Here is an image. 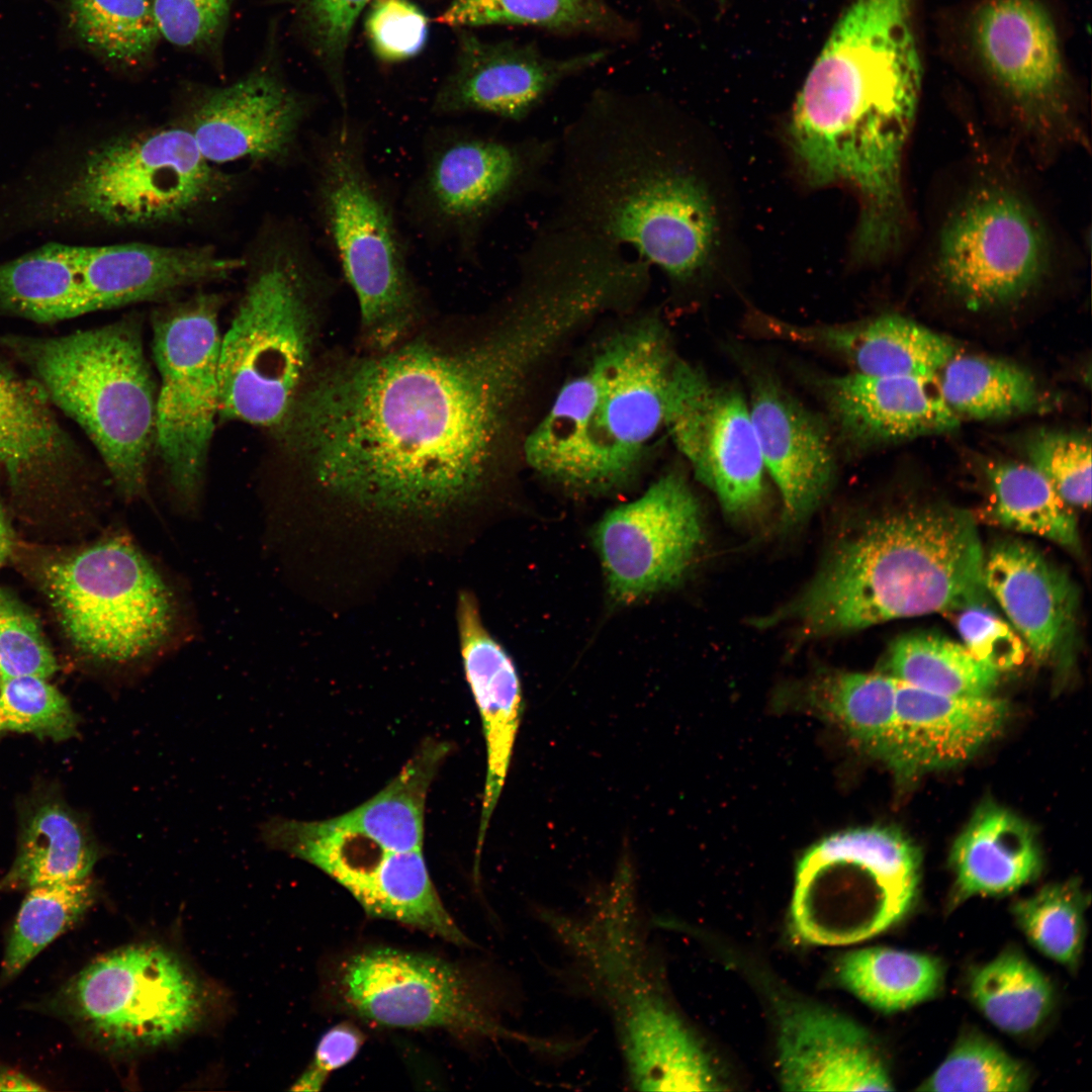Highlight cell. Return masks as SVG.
<instances>
[{
    "mask_svg": "<svg viewBox=\"0 0 1092 1092\" xmlns=\"http://www.w3.org/2000/svg\"><path fill=\"white\" fill-rule=\"evenodd\" d=\"M487 332L419 338L311 372L275 430L322 489L388 513L471 497L498 459L539 365L578 326L541 289L513 292Z\"/></svg>",
    "mask_w": 1092,
    "mask_h": 1092,
    "instance_id": "obj_1",
    "label": "cell"
},
{
    "mask_svg": "<svg viewBox=\"0 0 1092 1092\" xmlns=\"http://www.w3.org/2000/svg\"><path fill=\"white\" fill-rule=\"evenodd\" d=\"M647 93L599 89L557 138L551 223L599 237L684 285L715 243L710 194Z\"/></svg>",
    "mask_w": 1092,
    "mask_h": 1092,
    "instance_id": "obj_2",
    "label": "cell"
},
{
    "mask_svg": "<svg viewBox=\"0 0 1092 1092\" xmlns=\"http://www.w3.org/2000/svg\"><path fill=\"white\" fill-rule=\"evenodd\" d=\"M984 558L970 512L906 503L862 522L778 620L828 635L985 605Z\"/></svg>",
    "mask_w": 1092,
    "mask_h": 1092,
    "instance_id": "obj_3",
    "label": "cell"
},
{
    "mask_svg": "<svg viewBox=\"0 0 1092 1092\" xmlns=\"http://www.w3.org/2000/svg\"><path fill=\"white\" fill-rule=\"evenodd\" d=\"M677 356L655 316L609 338L559 389L524 442L529 466L592 491L629 479L664 428L665 396Z\"/></svg>",
    "mask_w": 1092,
    "mask_h": 1092,
    "instance_id": "obj_4",
    "label": "cell"
},
{
    "mask_svg": "<svg viewBox=\"0 0 1092 1092\" xmlns=\"http://www.w3.org/2000/svg\"><path fill=\"white\" fill-rule=\"evenodd\" d=\"M629 857L581 915L538 911L611 1015L629 1084L698 1091L713 1077L708 1054L669 1004L650 962Z\"/></svg>",
    "mask_w": 1092,
    "mask_h": 1092,
    "instance_id": "obj_5",
    "label": "cell"
},
{
    "mask_svg": "<svg viewBox=\"0 0 1092 1092\" xmlns=\"http://www.w3.org/2000/svg\"><path fill=\"white\" fill-rule=\"evenodd\" d=\"M0 343L86 433L120 496H145L158 385L138 318L60 337L8 334Z\"/></svg>",
    "mask_w": 1092,
    "mask_h": 1092,
    "instance_id": "obj_6",
    "label": "cell"
},
{
    "mask_svg": "<svg viewBox=\"0 0 1092 1092\" xmlns=\"http://www.w3.org/2000/svg\"><path fill=\"white\" fill-rule=\"evenodd\" d=\"M367 138L346 113L312 138V202L324 243L357 299L365 339L380 351L404 337L424 298L394 198L369 165Z\"/></svg>",
    "mask_w": 1092,
    "mask_h": 1092,
    "instance_id": "obj_7",
    "label": "cell"
},
{
    "mask_svg": "<svg viewBox=\"0 0 1092 1092\" xmlns=\"http://www.w3.org/2000/svg\"><path fill=\"white\" fill-rule=\"evenodd\" d=\"M333 279L309 242L282 236L251 276L221 335L219 415L276 430L312 371Z\"/></svg>",
    "mask_w": 1092,
    "mask_h": 1092,
    "instance_id": "obj_8",
    "label": "cell"
},
{
    "mask_svg": "<svg viewBox=\"0 0 1092 1092\" xmlns=\"http://www.w3.org/2000/svg\"><path fill=\"white\" fill-rule=\"evenodd\" d=\"M41 582L67 638L99 663L136 671L177 634V594L127 534L48 562Z\"/></svg>",
    "mask_w": 1092,
    "mask_h": 1092,
    "instance_id": "obj_9",
    "label": "cell"
},
{
    "mask_svg": "<svg viewBox=\"0 0 1092 1092\" xmlns=\"http://www.w3.org/2000/svg\"><path fill=\"white\" fill-rule=\"evenodd\" d=\"M557 138H502L456 126L430 129L403 215L431 243L477 259L485 229L507 207L545 186Z\"/></svg>",
    "mask_w": 1092,
    "mask_h": 1092,
    "instance_id": "obj_10",
    "label": "cell"
},
{
    "mask_svg": "<svg viewBox=\"0 0 1092 1092\" xmlns=\"http://www.w3.org/2000/svg\"><path fill=\"white\" fill-rule=\"evenodd\" d=\"M920 878V851L896 827L860 826L826 835L797 862L793 930L818 945L871 938L911 911Z\"/></svg>",
    "mask_w": 1092,
    "mask_h": 1092,
    "instance_id": "obj_11",
    "label": "cell"
},
{
    "mask_svg": "<svg viewBox=\"0 0 1092 1092\" xmlns=\"http://www.w3.org/2000/svg\"><path fill=\"white\" fill-rule=\"evenodd\" d=\"M220 299L199 294L159 311L153 356L160 377L155 449L184 513L199 505L219 415Z\"/></svg>",
    "mask_w": 1092,
    "mask_h": 1092,
    "instance_id": "obj_12",
    "label": "cell"
},
{
    "mask_svg": "<svg viewBox=\"0 0 1092 1092\" xmlns=\"http://www.w3.org/2000/svg\"><path fill=\"white\" fill-rule=\"evenodd\" d=\"M936 280L970 309L1021 300L1046 276L1053 248L1046 225L1027 197L985 183L945 217L935 241Z\"/></svg>",
    "mask_w": 1092,
    "mask_h": 1092,
    "instance_id": "obj_13",
    "label": "cell"
},
{
    "mask_svg": "<svg viewBox=\"0 0 1092 1092\" xmlns=\"http://www.w3.org/2000/svg\"><path fill=\"white\" fill-rule=\"evenodd\" d=\"M55 1010L98 1040L119 1049L155 1046L189 1030L202 992L169 951L150 944L99 957L70 979Z\"/></svg>",
    "mask_w": 1092,
    "mask_h": 1092,
    "instance_id": "obj_14",
    "label": "cell"
},
{
    "mask_svg": "<svg viewBox=\"0 0 1092 1092\" xmlns=\"http://www.w3.org/2000/svg\"><path fill=\"white\" fill-rule=\"evenodd\" d=\"M221 179L183 127L112 140L86 160L69 190L72 205L120 226L170 222L217 194Z\"/></svg>",
    "mask_w": 1092,
    "mask_h": 1092,
    "instance_id": "obj_15",
    "label": "cell"
},
{
    "mask_svg": "<svg viewBox=\"0 0 1092 1092\" xmlns=\"http://www.w3.org/2000/svg\"><path fill=\"white\" fill-rule=\"evenodd\" d=\"M338 989L350 1011L383 1026L444 1028L534 1049L549 1044L500 1025L472 982L435 957L390 947L365 949L342 964Z\"/></svg>",
    "mask_w": 1092,
    "mask_h": 1092,
    "instance_id": "obj_16",
    "label": "cell"
},
{
    "mask_svg": "<svg viewBox=\"0 0 1092 1092\" xmlns=\"http://www.w3.org/2000/svg\"><path fill=\"white\" fill-rule=\"evenodd\" d=\"M275 846L316 867L373 917L394 920L458 945L469 944L442 903L423 849L391 851L330 819H282Z\"/></svg>",
    "mask_w": 1092,
    "mask_h": 1092,
    "instance_id": "obj_17",
    "label": "cell"
},
{
    "mask_svg": "<svg viewBox=\"0 0 1092 1092\" xmlns=\"http://www.w3.org/2000/svg\"><path fill=\"white\" fill-rule=\"evenodd\" d=\"M664 429L724 511L743 515L760 504L764 464L749 405L737 390L714 384L677 357L666 389Z\"/></svg>",
    "mask_w": 1092,
    "mask_h": 1092,
    "instance_id": "obj_18",
    "label": "cell"
},
{
    "mask_svg": "<svg viewBox=\"0 0 1092 1092\" xmlns=\"http://www.w3.org/2000/svg\"><path fill=\"white\" fill-rule=\"evenodd\" d=\"M699 503L678 472L660 476L638 498L608 511L594 545L609 598L629 605L677 583L702 541Z\"/></svg>",
    "mask_w": 1092,
    "mask_h": 1092,
    "instance_id": "obj_19",
    "label": "cell"
},
{
    "mask_svg": "<svg viewBox=\"0 0 1092 1092\" xmlns=\"http://www.w3.org/2000/svg\"><path fill=\"white\" fill-rule=\"evenodd\" d=\"M977 54L989 76L1036 135L1077 140L1060 37L1038 0H989L972 21Z\"/></svg>",
    "mask_w": 1092,
    "mask_h": 1092,
    "instance_id": "obj_20",
    "label": "cell"
},
{
    "mask_svg": "<svg viewBox=\"0 0 1092 1092\" xmlns=\"http://www.w3.org/2000/svg\"><path fill=\"white\" fill-rule=\"evenodd\" d=\"M458 62L437 92V115L483 113L522 121L558 86L603 62L606 51L567 58L545 55L533 43L461 39Z\"/></svg>",
    "mask_w": 1092,
    "mask_h": 1092,
    "instance_id": "obj_21",
    "label": "cell"
},
{
    "mask_svg": "<svg viewBox=\"0 0 1092 1092\" xmlns=\"http://www.w3.org/2000/svg\"><path fill=\"white\" fill-rule=\"evenodd\" d=\"M309 113L307 100L268 69L210 90L188 127L211 164L276 161L294 149Z\"/></svg>",
    "mask_w": 1092,
    "mask_h": 1092,
    "instance_id": "obj_22",
    "label": "cell"
},
{
    "mask_svg": "<svg viewBox=\"0 0 1092 1092\" xmlns=\"http://www.w3.org/2000/svg\"><path fill=\"white\" fill-rule=\"evenodd\" d=\"M779 1080L786 1091H891L888 1069L854 1020L808 1003L778 1014Z\"/></svg>",
    "mask_w": 1092,
    "mask_h": 1092,
    "instance_id": "obj_23",
    "label": "cell"
},
{
    "mask_svg": "<svg viewBox=\"0 0 1092 1092\" xmlns=\"http://www.w3.org/2000/svg\"><path fill=\"white\" fill-rule=\"evenodd\" d=\"M1008 713L1007 703L992 695H942L897 680L895 729L884 763L902 780L961 764L1001 731Z\"/></svg>",
    "mask_w": 1092,
    "mask_h": 1092,
    "instance_id": "obj_24",
    "label": "cell"
},
{
    "mask_svg": "<svg viewBox=\"0 0 1092 1092\" xmlns=\"http://www.w3.org/2000/svg\"><path fill=\"white\" fill-rule=\"evenodd\" d=\"M749 323L761 336L833 356L866 375L936 378L958 353L945 337L898 314L798 325L752 311Z\"/></svg>",
    "mask_w": 1092,
    "mask_h": 1092,
    "instance_id": "obj_25",
    "label": "cell"
},
{
    "mask_svg": "<svg viewBox=\"0 0 1092 1092\" xmlns=\"http://www.w3.org/2000/svg\"><path fill=\"white\" fill-rule=\"evenodd\" d=\"M748 405L764 469L782 496L784 522L798 523L832 484L835 460L829 430L768 376L753 378Z\"/></svg>",
    "mask_w": 1092,
    "mask_h": 1092,
    "instance_id": "obj_26",
    "label": "cell"
},
{
    "mask_svg": "<svg viewBox=\"0 0 1092 1092\" xmlns=\"http://www.w3.org/2000/svg\"><path fill=\"white\" fill-rule=\"evenodd\" d=\"M819 387L836 432L854 449L948 432L960 424L936 378L850 372L823 378Z\"/></svg>",
    "mask_w": 1092,
    "mask_h": 1092,
    "instance_id": "obj_27",
    "label": "cell"
},
{
    "mask_svg": "<svg viewBox=\"0 0 1092 1092\" xmlns=\"http://www.w3.org/2000/svg\"><path fill=\"white\" fill-rule=\"evenodd\" d=\"M984 584L1039 662L1062 657L1073 634L1078 594L1069 574L1026 541L1007 538L985 553Z\"/></svg>",
    "mask_w": 1092,
    "mask_h": 1092,
    "instance_id": "obj_28",
    "label": "cell"
},
{
    "mask_svg": "<svg viewBox=\"0 0 1092 1092\" xmlns=\"http://www.w3.org/2000/svg\"><path fill=\"white\" fill-rule=\"evenodd\" d=\"M457 624L463 668L479 712L486 749L477 861L511 765L523 694L513 659L484 627L476 599L470 593L459 595Z\"/></svg>",
    "mask_w": 1092,
    "mask_h": 1092,
    "instance_id": "obj_29",
    "label": "cell"
},
{
    "mask_svg": "<svg viewBox=\"0 0 1092 1092\" xmlns=\"http://www.w3.org/2000/svg\"><path fill=\"white\" fill-rule=\"evenodd\" d=\"M91 311L161 299L223 279L243 265L210 247L120 244L77 247Z\"/></svg>",
    "mask_w": 1092,
    "mask_h": 1092,
    "instance_id": "obj_30",
    "label": "cell"
},
{
    "mask_svg": "<svg viewBox=\"0 0 1092 1092\" xmlns=\"http://www.w3.org/2000/svg\"><path fill=\"white\" fill-rule=\"evenodd\" d=\"M80 453L40 386L0 358V469L12 491L56 494L82 469Z\"/></svg>",
    "mask_w": 1092,
    "mask_h": 1092,
    "instance_id": "obj_31",
    "label": "cell"
},
{
    "mask_svg": "<svg viewBox=\"0 0 1092 1092\" xmlns=\"http://www.w3.org/2000/svg\"><path fill=\"white\" fill-rule=\"evenodd\" d=\"M952 905L976 895L1011 894L1034 881L1042 854L1033 828L1013 811L985 802L951 847Z\"/></svg>",
    "mask_w": 1092,
    "mask_h": 1092,
    "instance_id": "obj_32",
    "label": "cell"
},
{
    "mask_svg": "<svg viewBox=\"0 0 1092 1092\" xmlns=\"http://www.w3.org/2000/svg\"><path fill=\"white\" fill-rule=\"evenodd\" d=\"M98 855L88 828L64 802L39 798L21 818L16 854L0 880V891L89 878Z\"/></svg>",
    "mask_w": 1092,
    "mask_h": 1092,
    "instance_id": "obj_33",
    "label": "cell"
},
{
    "mask_svg": "<svg viewBox=\"0 0 1092 1092\" xmlns=\"http://www.w3.org/2000/svg\"><path fill=\"white\" fill-rule=\"evenodd\" d=\"M450 751L449 743L427 738L382 790L330 821L386 850L423 849L428 792Z\"/></svg>",
    "mask_w": 1092,
    "mask_h": 1092,
    "instance_id": "obj_34",
    "label": "cell"
},
{
    "mask_svg": "<svg viewBox=\"0 0 1092 1092\" xmlns=\"http://www.w3.org/2000/svg\"><path fill=\"white\" fill-rule=\"evenodd\" d=\"M897 680L887 673L832 671L814 678L802 705L884 762L896 722Z\"/></svg>",
    "mask_w": 1092,
    "mask_h": 1092,
    "instance_id": "obj_35",
    "label": "cell"
},
{
    "mask_svg": "<svg viewBox=\"0 0 1092 1092\" xmlns=\"http://www.w3.org/2000/svg\"><path fill=\"white\" fill-rule=\"evenodd\" d=\"M88 312L76 246L47 245L0 265V313L54 324Z\"/></svg>",
    "mask_w": 1092,
    "mask_h": 1092,
    "instance_id": "obj_36",
    "label": "cell"
},
{
    "mask_svg": "<svg viewBox=\"0 0 1092 1092\" xmlns=\"http://www.w3.org/2000/svg\"><path fill=\"white\" fill-rule=\"evenodd\" d=\"M836 975L840 984L864 1004L894 1013L935 997L943 986L944 967L931 954L867 947L841 957Z\"/></svg>",
    "mask_w": 1092,
    "mask_h": 1092,
    "instance_id": "obj_37",
    "label": "cell"
},
{
    "mask_svg": "<svg viewBox=\"0 0 1092 1092\" xmlns=\"http://www.w3.org/2000/svg\"><path fill=\"white\" fill-rule=\"evenodd\" d=\"M987 475L991 487V519L1004 528L1050 540L1078 554L1081 539L1074 508L1030 464L993 463Z\"/></svg>",
    "mask_w": 1092,
    "mask_h": 1092,
    "instance_id": "obj_38",
    "label": "cell"
},
{
    "mask_svg": "<svg viewBox=\"0 0 1092 1092\" xmlns=\"http://www.w3.org/2000/svg\"><path fill=\"white\" fill-rule=\"evenodd\" d=\"M439 21L451 26H532L622 38L629 22L607 0H452Z\"/></svg>",
    "mask_w": 1092,
    "mask_h": 1092,
    "instance_id": "obj_39",
    "label": "cell"
},
{
    "mask_svg": "<svg viewBox=\"0 0 1092 1092\" xmlns=\"http://www.w3.org/2000/svg\"><path fill=\"white\" fill-rule=\"evenodd\" d=\"M936 380L943 400L959 417L1006 418L1031 412L1040 401L1033 377L1004 360L957 353Z\"/></svg>",
    "mask_w": 1092,
    "mask_h": 1092,
    "instance_id": "obj_40",
    "label": "cell"
},
{
    "mask_svg": "<svg viewBox=\"0 0 1092 1092\" xmlns=\"http://www.w3.org/2000/svg\"><path fill=\"white\" fill-rule=\"evenodd\" d=\"M970 995L993 1025L1015 1035L1040 1026L1054 1004L1049 979L1014 948L1002 951L973 972Z\"/></svg>",
    "mask_w": 1092,
    "mask_h": 1092,
    "instance_id": "obj_41",
    "label": "cell"
},
{
    "mask_svg": "<svg viewBox=\"0 0 1092 1092\" xmlns=\"http://www.w3.org/2000/svg\"><path fill=\"white\" fill-rule=\"evenodd\" d=\"M886 669L899 681L957 697L990 696L1000 677L999 671L979 661L964 644L930 632L910 633L894 641Z\"/></svg>",
    "mask_w": 1092,
    "mask_h": 1092,
    "instance_id": "obj_42",
    "label": "cell"
},
{
    "mask_svg": "<svg viewBox=\"0 0 1092 1092\" xmlns=\"http://www.w3.org/2000/svg\"><path fill=\"white\" fill-rule=\"evenodd\" d=\"M90 878L31 888L19 907L5 947L1 979L10 981L92 905Z\"/></svg>",
    "mask_w": 1092,
    "mask_h": 1092,
    "instance_id": "obj_43",
    "label": "cell"
},
{
    "mask_svg": "<svg viewBox=\"0 0 1092 1092\" xmlns=\"http://www.w3.org/2000/svg\"><path fill=\"white\" fill-rule=\"evenodd\" d=\"M70 18L88 47L119 65L146 61L162 38L152 0H70Z\"/></svg>",
    "mask_w": 1092,
    "mask_h": 1092,
    "instance_id": "obj_44",
    "label": "cell"
},
{
    "mask_svg": "<svg viewBox=\"0 0 1092 1092\" xmlns=\"http://www.w3.org/2000/svg\"><path fill=\"white\" fill-rule=\"evenodd\" d=\"M1074 882L1048 885L1016 901L1012 914L1028 941L1042 954L1075 969L1085 938V902Z\"/></svg>",
    "mask_w": 1092,
    "mask_h": 1092,
    "instance_id": "obj_45",
    "label": "cell"
},
{
    "mask_svg": "<svg viewBox=\"0 0 1092 1092\" xmlns=\"http://www.w3.org/2000/svg\"><path fill=\"white\" fill-rule=\"evenodd\" d=\"M1026 1066L985 1035L961 1036L946 1058L917 1088L931 1092H1024Z\"/></svg>",
    "mask_w": 1092,
    "mask_h": 1092,
    "instance_id": "obj_46",
    "label": "cell"
},
{
    "mask_svg": "<svg viewBox=\"0 0 1092 1092\" xmlns=\"http://www.w3.org/2000/svg\"><path fill=\"white\" fill-rule=\"evenodd\" d=\"M78 717L47 678L20 675L0 685V731L32 733L60 741L77 732Z\"/></svg>",
    "mask_w": 1092,
    "mask_h": 1092,
    "instance_id": "obj_47",
    "label": "cell"
},
{
    "mask_svg": "<svg viewBox=\"0 0 1092 1092\" xmlns=\"http://www.w3.org/2000/svg\"><path fill=\"white\" fill-rule=\"evenodd\" d=\"M1091 453L1090 439L1076 433H1041L1027 446L1029 464L1074 509L1091 504Z\"/></svg>",
    "mask_w": 1092,
    "mask_h": 1092,
    "instance_id": "obj_48",
    "label": "cell"
},
{
    "mask_svg": "<svg viewBox=\"0 0 1092 1092\" xmlns=\"http://www.w3.org/2000/svg\"><path fill=\"white\" fill-rule=\"evenodd\" d=\"M0 668L3 678L20 675L48 678L58 668L35 619L1 588Z\"/></svg>",
    "mask_w": 1092,
    "mask_h": 1092,
    "instance_id": "obj_49",
    "label": "cell"
},
{
    "mask_svg": "<svg viewBox=\"0 0 1092 1092\" xmlns=\"http://www.w3.org/2000/svg\"><path fill=\"white\" fill-rule=\"evenodd\" d=\"M162 38L175 47L208 49L224 32L233 0H152Z\"/></svg>",
    "mask_w": 1092,
    "mask_h": 1092,
    "instance_id": "obj_50",
    "label": "cell"
},
{
    "mask_svg": "<svg viewBox=\"0 0 1092 1092\" xmlns=\"http://www.w3.org/2000/svg\"><path fill=\"white\" fill-rule=\"evenodd\" d=\"M366 32L380 59L402 61L423 49L428 35V19L408 0H375L366 18Z\"/></svg>",
    "mask_w": 1092,
    "mask_h": 1092,
    "instance_id": "obj_51",
    "label": "cell"
},
{
    "mask_svg": "<svg viewBox=\"0 0 1092 1092\" xmlns=\"http://www.w3.org/2000/svg\"><path fill=\"white\" fill-rule=\"evenodd\" d=\"M958 631L965 647L982 663L1001 672L1018 666L1026 646L1014 628L984 605L960 611Z\"/></svg>",
    "mask_w": 1092,
    "mask_h": 1092,
    "instance_id": "obj_52",
    "label": "cell"
},
{
    "mask_svg": "<svg viewBox=\"0 0 1092 1092\" xmlns=\"http://www.w3.org/2000/svg\"><path fill=\"white\" fill-rule=\"evenodd\" d=\"M290 5L315 52L332 70L343 59L352 28L371 0H282Z\"/></svg>",
    "mask_w": 1092,
    "mask_h": 1092,
    "instance_id": "obj_53",
    "label": "cell"
},
{
    "mask_svg": "<svg viewBox=\"0 0 1092 1092\" xmlns=\"http://www.w3.org/2000/svg\"><path fill=\"white\" fill-rule=\"evenodd\" d=\"M363 1034L350 1024L330 1028L320 1039L312 1064L292 1087L296 1091H320L329 1075L351 1062L363 1044Z\"/></svg>",
    "mask_w": 1092,
    "mask_h": 1092,
    "instance_id": "obj_54",
    "label": "cell"
},
{
    "mask_svg": "<svg viewBox=\"0 0 1092 1092\" xmlns=\"http://www.w3.org/2000/svg\"><path fill=\"white\" fill-rule=\"evenodd\" d=\"M46 1089L27 1075L0 1064V1091H43Z\"/></svg>",
    "mask_w": 1092,
    "mask_h": 1092,
    "instance_id": "obj_55",
    "label": "cell"
},
{
    "mask_svg": "<svg viewBox=\"0 0 1092 1092\" xmlns=\"http://www.w3.org/2000/svg\"><path fill=\"white\" fill-rule=\"evenodd\" d=\"M13 545V534L4 508L0 500V566L9 556Z\"/></svg>",
    "mask_w": 1092,
    "mask_h": 1092,
    "instance_id": "obj_56",
    "label": "cell"
},
{
    "mask_svg": "<svg viewBox=\"0 0 1092 1092\" xmlns=\"http://www.w3.org/2000/svg\"><path fill=\"white\" fill-rule=\"evenodd\" d=\"M2 680H3V674H2V670L0 668V685H1Z\"/></svg>",
    "mask_w": 1092,
    "mask_h": 1092,
    "instance_id": "obj_57",
    "label": "cell"
},
{
    "mask_svg": "<svg viewBox=\"0 0 1092 1092\" xmlns=\"http://www.w3.org/2000/svg\"><path fill=\"white\" fill-rule=\"evenodd\" d=\"M0 733H1V731H0Z\"/></svg>",
    "mask_w": 1092,
    "mask_h": 1092,
    "instance_id": "obj_58",
    "label": "cell"
}]
</instances>
